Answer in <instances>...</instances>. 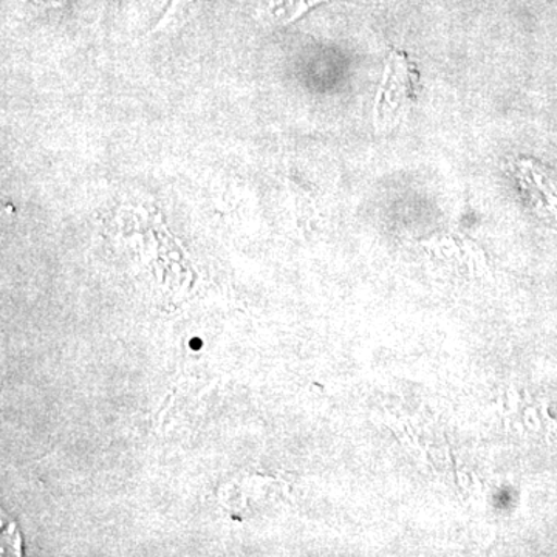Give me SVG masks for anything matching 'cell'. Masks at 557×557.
I'll use <instances>...</instances> for the list:
<instances>
[{"mask_svg": "<svg viewBox=\"0 0 557 557\" xmlns=\"http://www.w3.org/2000/svg\"><path fill=\"white\" fill-rule=\"evenodd\" d=\"M322 2H330V0H269L263 13L269 20L287 25L298 21L307 11Z\"/></svg>", "mask_w": 557, "mask_h": 557, "instance_id": "1", "label": "cell"}, {"mask_svg": "<svg viewBox=\"0 0 557 557\" xmlns=\"http://www.w3.org/2000/svg\"><path fill=\"white\" fill-rule=\"evenodd\" d=\"M207 0H172L170 9L159 22L156 32L171 30L188 22L205 5Z\"/></svg>", "mask_w": 557, "mask_h": 557, "instance_id": "2", "label": "cell"}]
</instances>
